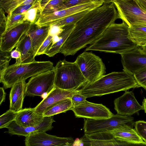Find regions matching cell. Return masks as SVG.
<instances>
[{
    "label": "cell",
    "instance_id": "cell-25",
    "mask_svg": "<svg viewBox=\"0 0 146 146\" xmlns=\"http://www.w3.org/2000/svg\"><path fill=\"white\" fill-rule=\"evenodd\" d=\"M73 106L71 98L62 100L46 110L43 114L44 117L54 115L72 110Z\"/></svg>",
    "mask_w": 146,
    "mask_h": 146
},
{
    "label": "cell",
    "instance_id": "cell-7",
    "mask_svg": "<svg viewBox=\"0 0 146 146\" xmlns=\"http://www.w3.org/2000/svg\"><path fill=\"white\" fill-rule=\"evenodd\" d=\"M83 129L84 134L104 131H111L124 125H130L133 127L135 122L134 118L118 114L106 118L98 119H84Z\"/></svg>",
    "mask_w": 146,
    "mask_h": 146
},
{
    "label": "cell",
    "instance_id": "cell-11",
    "mask_svg": "<svg viewBox=\"0 0 146 146\" xmlns=\"http://www.w3.org/2000/svg\"><path fill=\"white\" fill-rule=\"evenodd\" d=\"M123 71L133 75L146 69V50L139 47L121 54Z\"/></svg>",
    "mask_w": 146,
    "mask_h": 146
},
{
    "label": "cell",
    "instance_id": "cell-40",
    "mask_svg": "<svg viewBox=\"0 0 146 146\" xmlns=\"http://www.w3.org/2000/svg\"><path fill=\"white\" fill-rule=\"evenodd\" d=\"M63 28H61L55 25H53L50 26V29L48 32V35L53 36L58 35L63 31Z\"/></svg>",
    "mask_w": 146,
    "mask_h": 146
},
{
    "label": "cell",
    "instance_id": "cell-21",
    "mask_svg": "<svg viewBox=\"0 0 146 146\" xmlns=\"http://www.w3.org/2000/svg\"><path fill=\"white\" fill-rule=\"evenodd\" d=\"M16 48L20 51L21 54V59L18 64L29 63L35 60L31 38L27 33L20 41Z\"/></svg>",
    "mask_w": 146,
    "mask_h": 146
},
{
    "label": "cell",
    "instance_id": "cell-37",
    "mask_svg": "<svg viewBox=\"0 0 146 146\" xmlns=\"http://www.w3.org/2000/svg\"><path fill=\"white\" fill-rule=\"evenodd\" d=\"M53 36L48 35V36L41 46L36 52V56H38L44 53L52 42Z\"/></svg>",
    "mask_w": 146,
    "mask_h": 146
},
{
    "label": "cell",
    "instance_id": "cell-24",
    "mask_svg": "<svg viewBox=\"0 0 146 146\" xmlns=\"http://www.w3.org/2000/svg\"><path fill=\"white\" fill-rule=\"evenodd\" d=\"M128 37L139 47L146 45V25L129 27Z\"/></svg>",
    "mask_w": 146,
    "mask_h": 146
},
{
    "label": "cell",
    "instance_id": "cell-3",
    "mask_svg": "<svg viewBox=\"0 0 146 146\" xmlns=\"http://www.w3.org/2000/svg\"><path fill=\"white\" fill-rule=\"evenodd\" d=\"M139 87L133 75L127 72H112L90 83H87L79 93L86 98L101 96Z\"/></svg>",
    "mask_w": 146,
    "mask_h": 146
},
{
    "label": "cell",
    "instance_id": "cell-17",
    "mask_svg": "<svg viewBox=\"0 0 146 146\" xmlns=\"http://www.w3.org/2000/svg\"><path fill=\"white\" fill-rule=\"evenodd\" d=\"M42 115L36 113L34 108L22 109L17 112L15 121L18 125L23 127L38 126L43 121Z\"/></svg>",
    "mask_w": 146,
    "mask_h": 146
},
{
    "label": "cell",
    "instance_id": "cell-42",
    "mask_svg": "<svg viewBox=\"0 0 146 146\" xmlns=\"http://www.w3.org/2000/svg\"><path fill=\"white\" fill-rule=\"evenodd\" d=\"M6 93L4 88L2 87L0 88V105L4 102L5 99Z\"/></svg>",
    "mask_w": 146,
    "mask_h": 146
},
{
    "label": "cell",
    "instance_id": "cell-14",
    "mask_svg": "<svg viewBox=\"0 0 146 146\" xmlns=\"http://www.w3.org/2000/svg\"><path fill=\"white\" fill-rule=\"evenodd\" d=\"M114 109L117 114L129 116L143 110L136 100L132 91H126L121 96L114 100Z\"/></svg>",
    "mask_w": 146,
    "mask_h": 146
},
{
    "label": "cell",
    "instance_id": "cell-31",
    "mask_svg": "<svg viewBox=\"0 0 146 146\" xmlns=\"http://www.w3.org/2000/svg\"><path fill=\"white\" fill-rule=\"evenodd\" d=\"M7 22L5 33L11 29L25 22V14L7 16Z\"/></svg>",
    "mask_w": 146,
    "mask_h": 146
},
{
    "label": "cell",
    "instance_id": "cell-35",
    "mask_svg": "<svg viewBox=\"0 0 146 146\" xmlns=\"http://www.w3.org/2000/svg\"><path fill=\"white\" fill-rule=\"evenodd\" d=\"M39 2V0H35L31 3L21 5L17 8L10 15L25 13L31 8L37 5Z\"/></svg>",
    "mask_w": 146,
    "mask_h": 146
},
{
    "label": "cell",
    "instance_id": "cell-46",
    "mask_svg": "<svg viewBox=\"0 0 146 146\" xmlns=\"http://www.w3.org/2000/svg\"><path fill=\"white\" fill-rule=\"evenodd\" d=\"M142 48L144 50H146V45L142 47Z\"/></svg>",
    "mask_w": 146,
    "mask_h": 146
},
{
    "label": "cell",
    "instance_id": "cell-44",
    "mask_svg": "<svg viewBox=\"0 0 146 146\" xmlns=\"http://www.w3.org/2000/svg\"><path fill=\"white\" fill-rule=\"evenodd\" d=\"M145 112L146 113V98H144L142 102V105Z\"/></svg>",
    "mask_w": 146,
    "mask_h": 146
},
{
    "label": "cell",
    "instance_id": "cell-33",
    "mask_svg": "<svg viewBox=\"0 0 146 146\" xmlns=\"http://www.w3.org/2000/svg\"><path fill=\"white\" fill-rule=\"evenodd\" d=\"M135 129L138 135L146 143V121L139 120L135 122Z\"/></svg>",
    "mask_w": 146,
    "mask_h": 146
},
{
    "label": "cell",
    "instance_id": "cell-8",
    "mask_svg": "<svg viewBox=\"0 0 146 146\" xmlns=\"http://www.w3.org/2000/svg\"><path fill=\"white\" fill-rule=\"evenodd\" d=\"M119 19L129 27L146 25V13L139 6L136 0H113Z\"/></svg>",
    "mask_w": 146,
    "mask_h": 146
},
{
    "label": "cell",
    "instance_id": "cell-10",
    "mask_svg": "<svg viewBox=\"0 0 146 146\" xmlns=\"http://www.w3.org/2000/svg\"><path fill=\"white\" fill-rule=\"evenodd\" d=\"M71 110L77 118L98 119L108 118L114 114L102 104L92 103L86 100L73 106Z\"/></svg>",
    "mask_w": 146,
    "mask_h": 146
},
{
    "label": "cell",
    "instance_id": "cell-28",
    "mask_svg": "<svg viewBox=\"0 0 146 146\" xmlns=\"http://www.w3.org/2000/svg\"><path fill=\"white\" fill-rule=\"evenodd\" d=\"M92 9H88L75 13L62 19L54 25L61 28L71 24L76 23L84 15Z\"/></svg>",
    "mask_w": 146,
    "mask_h": 146
},
{
    "label": "cell",
    "instance_id": "cell-39",
    "mask_svg": "<svg viewBox=\"0 0 146 146\" xmlns=\"http://www.w3.org/2000/svg\"><path fill=\"white\" fill-rule=\"evenodd\" d=\"M86 98L80 94L79 92L78 93L74 94L71 98L73 107L77 106L86 100Z\"/></svg>",
    "mask_w": 146,
    "mask_h": 146
},
{
    "label": "cell",
    "instance_id": "cell-5",
    "mask_svg": "<svg viewBox=\"0 0 146 146\" xmlns=\"http://www.w3.org/2000/svg\"><path fill=\"white\" fill-rule=\"evenodd\" d=\"M55 87L69 91L78 90L87 83L86 79L74 62L60 60L54 67Z\"/></svg>",
    "mask_w": 146,
    "mask_h": 146
},
{
    "label": "cell",
    "instance_id": "cell-13",
    "mask_svg": "<svg viewBox=\"0 0 146 146\" xmlns=\"http://www.w3.org/2000/svg\"><path fill=\"white\" fill-rule=\"evenodd\" d=\"M25 146H58L74 142L72 137H62L47 134L46 132L36 131L25 137Z\"/></svg>",
    "mask_w": 146,
    "mask_h": 146
},
{
    "label": "cell",
    "instance_id": "cell-41",
    "mask_svg": "<svg viewBox=\"0 0 146 146\" xmlns=\"http://www.w3.org/2000/svg\"><path fill=\"white\" fill-rule=\"evenodd\" d=\"M11 58L16 59L15 64H18L21 59V54L20 51L17 48L13 50L11 53Z\"/></svg>",
    "mask_w": 146,
    "mask_h": 146
},
{
    "label": "cell",
    "instance_id": "cell-26",
    "mask_svg": "<svg viewBox=\"0 0 146 146\" xmlns=\"http://www.w3.org/2000/svg\"><path fill=\"white\" fill-rule=\"evenodd\" d=\"M35 0H1L0 8L2 9L8 16L19 6L31 3Z\"/></svg>",
    "mask_w": 146,
    "mask_h": 146
},
{
    "label": "cell",
    "instance_id": "cell-32",
    "mask_svg": "<svg viewBox=\"0 0 146 146\" xmlns=\"http://www.w3.org/2000/svg\"><path fill=\"white\" fill-rule=\"evenodd\" d=\"M11 58L10 52L0 50V76L9 66Z\"/></svg>",
    "mask_w": 146,
    "mask_h": 146
},
{
    "label": "cell",
    "instance_id": "cell-19",
    "mask_svg": "<svg viewBox=\"0 0 146 146\" xmlns=\"http://www.w3.org/2000/svg\"><path fill=\"white\" fill-rule=\"evenodd\" d=\"M50 26L40 27L36 24H31L28 32L31 38L33 50L36 56L39 48L48 35Z\"/></svg>",
    "mask_w": 146,
    "mask_h": 146
},
{
    "label": "cell",
    "instance_id": "cell-12",
    "mask_svg": "<svg viewBox=\"0 0 146 146\" xmlns=\"http://www.w3.org/2000/svg\"><path fill=\"white\" fill-rule=\"evenodd\" d=\"M31 24L25 21L6 32L0 36V50L10 52L29 31Z\"/></svg>",
    "mask_w": 146,
    "mask_h": 146
},
{
    "label": "cell",
    "instance_id": "cell-27",
    "mask_svg": "<svg viewBox=\"0 0 146 146\" xmlns=\"http://www.w3.org/2000/svg\"><path fill=\"white\" fill-rule=\"evenodd\" d=\"M65 0H40L42 9L41 14L51 13L61 10L62 5Z\"/></svg>",
    "mask_w": 146,
    "mask_h": 146
},
{
    "label": "cell",
    "instance_id": "cell-34",
    "mask_svg": "<svg viewBox=\"0 0 146 146\" xmlns=\"http://www.w3.org/2000/svg\"><path fill=\"white\" fill-rule=\"evenodd\" d=\"M133 75L139 87L146 90V69L140 70Z\"/></svg>",
    "mask_w": 146,
    "mask_h": 146
},
{
    "label": "cell",
    "instance_id": "cell-20",
    "mask_svg": "<svg viewBox=\"0 0 146 146\" xmlns=\"http://www.w3.org/2000/svg\"><path fill=\"white\" fill-rule=\"evenodd\" d=\"M133 127L129 125H124L109 131L114 137L119 140L134 143L143 142Z\"/></svg>",
    "mask_w": 146,
    "mask_h": 146
},
{
    "label": "cell",
    "instance_id": "cell-36",
    "mask_svg": "<svg viewBox=\"0 0 146 146\" xmlns=\"http://www.w3.org/2000/svg\"><path fill=\"white\" fill-rule=\"evenodd\" d=\"M94 0H65L62 5L61 10L83 5L92 1Z\"/></svg>",
    "mask_w": 146,
    "mask_h": 146
},
{
    "label": "cell",
    "instance_id": "cell-22",
    "mask_svg": "<svg viewBox=\"0 0 146 146\" xmlns=\"http://www.w3.org/2000/svg\"><path fill=\"white\" fill-rule=\"evenodd\" d=\"M95 146H146V143H134L115 139L109 131L103 132L96 140Z\"/></svg>",
    "mask_w": 146,
    "mask_h": 146
},
{
    "label": "cell",
    "instance_id": "cell-43",
    "mask_svg": "<svg viewBox=\"0 0 146 146\" xmlns=\"http://www.w3.org/2000/svg\"><path fill=\"white\" fill-rule=\"evenodd\" d=\"M140 7L146 13V0H136Z\"/></svg>",
    "mask_w": 146,
    "mask_h": 146
},
{
    "label": "cell",
    "instance_id": "cell-2",
    "mask_svg": "<svg viewBox=\"0 0 146 146\" xmlns=\"http://www.w3.org/2000/svg\"><path fill=\"white\" fill-rule=\"evenodd\" d=\"M129 27L123 21L111 24L85 51H96L121 54L138 47L128 37Z\"/></svg>",
    "mask_w": 146,
    "mask_h": 146
},
{
    "label": "cell",
    "instance_id": "cell-16",
    "mask_svg": "<svg viewBox=\"0 0 146 146\" xmlns=\"http://www.w3.org/2000/svg\"><path fill=\"white\" fill-rule=\"evenodd\" d=\"M54 121L52 116L44 117L42 122L38 126L23 127L17 125L14 121L7 128L8 131L6 132L11 135L23 136L26 137L33 132H46L51 130L53 127L52 124Z\"/></svg>",
    "mask_w": 146,
    "mask_h": 146
},
{
    "label": "cell",
    "instance_id": "cell-38",
    "mask_svg": "<svg viewBox=\"0 0 146 146\" xmlns=\"http://www.w3.org/2000/svg\"><path fill=\"white\" fill-rule=\"evenodd\" d=\"M7 17L5 14V12L0 8V36L4 34L6 29Z\"/></svg>",
    "mask_w": 146,
    "mask_h": 146
},
{
    "label": "cell",
    "instance_id": "cell-29",
    "mask_svg": "<svg viewBox=\"0 0 146 146\" xmlns=\"http://www.w3.org/2000/svg\"><path fill=\"white\" fill-rule=\"evenodd\" d=\"M42 12V9L40 4L31 8L25 14V21L31 24H35L39 19Z\"/></svg>",
    "mask_w": 146,
    "mask_h": 146
},
{
    "label": "cell",
    "instance_id": "cell-23",
    "mask_svg": "<svg viewBox=\"0 0 146 146\" xmlns=\"http://www.w3.org/2000/svg\"><path fill=\"white\" fill-rule=\"evenodd\" d=\"M75 25L71 24L63 27L62 31L58 35L59 37V41L47 49L44 54L50 57H52L60 53L62 47L74 29Z\"/></svg>",
    "mask_w": 146,
    "mask_h": 146
},
{
    "label": "cell",
    "instance_id": "cell-9",
    "mask_svg": "<svg viewBox=\"0 0 146 146\" xmlns=\"http://www.w3.org/2000/svg\"><path fill=\"white\" fill-rule=\"evenodd\" d=\"M55 79L54 70L32 77L26 83V96L42 97L46 94V96L55 87Z\"/></svg>",
    "mask_w": 146,
    "mask_h": 146
},
{
    "label": "cell",
    "instance_id": "cell-30",
    "mask_svg": "<svg viewBox=\"0 0 146 146\" xmlns=\"http://www.w3.org/2000/svg\"><path fill=\"white\" fill-rule=\"evenodd\" d=\"M18 112L9 109L0 116V128H7L15 121Z\"/></svg>",
    "mask_w": 146,
    "mask_h": 146
},
{
    "label": "cell",
    "instance_id": "cell-18",
    "mask_svg": "<svg viewBox=\"0 0 146 146\" xmlns=\"http://www.w3.org/2000/svg\"><path fill=\"white\" fill-rule=\"evenodd\" d=\"M26 84L24 80L16 83L12 87L9 95L10 110L18 112L23 109L26 96Z\"/></svg>",
    "mask_w": 146,
    "mask_h": 146
},
{
    "label": "cell",
    "instance_id": "cell-1",
    "mask_svg": "<svg viewBox=\"0 0 146 146\" xmlns=\"http://www.w3.org/2000/svg\"><path fill=\"white\" fill-rule=\"evenodd\" d=\"M118 19L112 0H105L102 5L90 11L76 23L60 53L65 56L74 55L94 42Z\"/></svg>",
    "mask_w": 146,
    "mask_h": 146
},
{
    "label": "cell",
    "instance_id": "cell-6",
    "mask_svg": "<svg viewBox=\"0 0 146 146\" xmlns=\"http://www.w3.org/2000/svg\"><path fill=\"white\" fill-rule=\"evenodd\" d=\"M74 62L87 83L93 82L105 75L106 68L102 59L92 52H83L77 56Z\"/></svg>",
    "mask_w": 146,
    "mask_h": 146
},
{
    "label": "cell",
    "instance_id": "cell-4",
    "mask_svg": "<svg viewBox=\"0 0 146 146\" xmlns=\"http://www.w3.org/2000/svg\"><path fill=\"white\" fill-rule=\"evenodd\" d=\"M53 64L50 61L36 60L28 63L9 66L0 76V82L6 89L11 88L16 83L25 80L30 77L54 69Z\"/></svg>",
    "mask_w": 146,
    "mask_h": 146
},
{
    "label": "cell",
    "instance_id": "cell-45",
    "mask_svg": "<svg viewBox=\"0 0 146 146\" xmlns=\"http://www.w3.org/2000/svg\"><path fill=\"white\" fill-rule=\"evenodd\" d=\"M58 146H75L74 145V142L73 143H70L66 145Z\"/></svg>",
    "mask_w": 146,
    "mask_h": 146
},
{
    "label": "cell",
    "instance_id": "cell-15",
    "mask_svg": "<svg viewBox=\"0 0 146 146\" xmlns=\"http://www.w3.org/2000/svg\"><path fill=\"white\" fill-rule=\"evenodd\" d=\"M78 90L69 91L61 89L55 87L34 109L37 113L42 115L44 111L60 101L71 98Z\"/></svg>",
    "mask_w": 146,
    "mask_h": 146
}]
</instances>
